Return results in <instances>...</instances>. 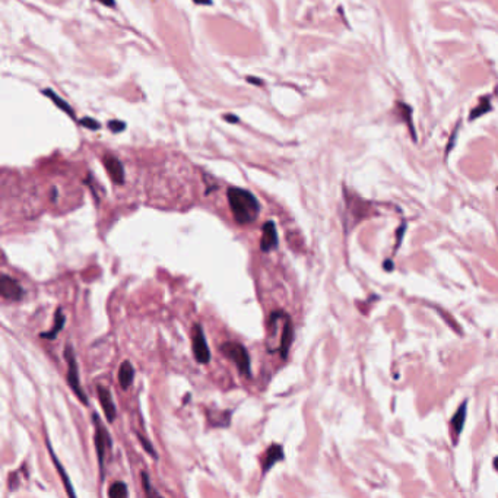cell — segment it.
<instances>
[{"instance_id":"6da1fadb","label":"cell","mask_w":498,"mask_h":498,"mask_svg":"<svg viewBox=\"0 0 498 498\" xmlns=\"http://www.w3.org/2000/svg\"><path fill=\"white\" fill-rule=\"evenodd\" d=\"M226 197L232 216L238 223H252L259 216L260 205L252 191L240 187H229L226 191Z\"/></svg>"},{"instance_id":"7a4b0ae2","label":"cell","mask_w":498,"mask_h":498,"mask_svg":"<svg viewBox=\"0 0 498 498\" xmlns=\"http://www.w3.org/2000/svg\"><path fill=\"white\" fill-rule=\"evenodd\" d=\"M221 354H223L229 361H232L242 376L250 377V355H248L244 345L238 342H225L219 346Z\"/></svg>"},{"instance_id":"3957f363","label":"cell","mask_w":498,"mask_h":498,"mask_svg":"<svg viewBox=\"0 0 498 498\" xmlns=\"http://www.w3.org/2000/svg\"><path fill=\"white\" fill-rule=\"evenodd\" d=\"M65 360L68 364V384L69 387L73 390V393L78 396V399L88 406V397L84 392V389L81 387V381H79V370H78V362H76V357H75V351L72 348L70 343L66 345L65 348Z\"/></svg>"},{"instance_id":"277c9868","label":"cell","mask_w":498,"mask_h":498,"mask_svg":"<svg viewBox=\"0 0 498 498\" xmlns=\"http://www.w3.org/2000/svg\"><path fill=\"white\" fill-rule=\"evenodd\" d=\"M92 421L95 422V435H94V443H95V448H97V456H98V462H100V469L101 473H104V463H105V454L107 451L111 448V438L108 431L104 428V425L101 424L100 418L97 413H94Z\"/></svg>"},{"instance_id":"5b68a950","label":"cell","mask_w":498,"mask_h":498,"mask_svg":"<svg viewBox=\"0 0 498 498\" xmlns=\"http://www.w3.org/2000/svg\"><path fill=\"white\" fill-rule=\"evenodd\" d=\"M191 348H193L194 358L199 364H207L210 361V351H209V346H207V342H206V338L200 325L193 326Z\"/></svg>"},{"instance_id":"8992f818","label":"cell","mask_w":498,"mask_h":498,"mask_svg":"<svg viewBox=\"0 0 498 498\" xmlns=\"http://www.w3.org/2000/svg\"><path fill=\"white\" fill-rule=\"evenodd\" d=\"M0 294L5 300L19 301L24 295V290L18 284V281L8 275H2V278H0Z\"/></svg>"},{"instance_id":"52a82bcc","label":"cell","mask_w":498,"mask_h":498,"mask_svg":"<svg viewBox=\"0 0 498 498\" xmlns=\"http://www.w3.org/2000/svg\"><path fill=\"white\" fill-rule=\"evenodd\" d=\"M278 247V232L274 221L265 222L262 228V240H260V250L268 253Z\"/></svg>"},{"instance_id":"ba28073f","label":"cell","mask_w":498,"mask_h":498,"mask_svg":"<svg viewBox=\"0 0 498 498\" xmlns=\"http://www.w3.org/2000/svg\"><path fill=\"white\" fill-rule=\"evenodd\" d=\"M97 392H98V399H100V403L103 406V411L105 413L107 421L113 422L116 419L117 409H116V405H114V400H113V396H111L110 390L107 387H104V386H98Z\"/></svg>"},{"instance_id":"9c48e42d","label":"cell","mask_w":498,"mask_h":498,"mask_svg":"<svg viewBox=\"0 0 498 498\" xmlns=\"http://www.w3.org/2000/svg\"><path fill=\"white\" fill-rule=\"evenodd\" d=\"M104 165L108 171V175L111 177V180L117 184H121L124 181V170H123V165L121 162L114 158V156H110L107 155L104 158Z\"/></svg>"},{"instance_id":"30bf717a","label":"cell","mask_w":498,"mask_h":498,"mask_svg":"<svg viewBox=\"0 0 498 498\" xmlns=\"http://www.w3.org/2000/svg\"><path fill=\"white\" fill-rule=\"evenodd\" d=\"M294 341V326L291 323V319L287 316L285 317V325H284V330H282V336H281V346H279V354L282 358L288 357V351L290 346Z\"/></svg>"},{"instance_id":"8fae6325","label":"cell","mask_w":498,"mask_h":498,"mask_svg":"<svg viewBox=\"0 0 498 498\" xmlns=\"http://www.w3.org/2000/svg\"><path fill=\"white\" fill-rule=\"evenodd\" d=\"M284 459V450H282V446L279 444H272L271 447H268L266 453H265V457H263V473H266L269 469L274 467V464L279 460Z\"/></svg>"},{"instance_id":"7c38bea8","label":"cell","mask_w":498,"mask_h":498,"mask_svg":"<svg viewBox=\"0 0 498 498\" xmlns=\"http://www.w3.org/2000/svg\"><path fill=\"white\" fill-rule=\"evenodd\" d=\"M65 323H66L65 314H63L62 309H57L56 313H54V325H53V327H52L50 330H47V332H43L40 336H41L43 339H56L57 335H59V333L62 332V329L65 327Z\"/></svg>"},{"instance_id":"4fadbf2b","label":"cell","mask_w":498,"mask_h":498,"mask_svg":"<svg viewBox=\"0 0 498 498\" xmlns=\"http://www.w3.org/2000/svg\"><path fill=\"white\" fill-rule=\"evenodd\" d=\"M135 378V370L130 361H124L119 368V383L123 389H129Z\"/></svg>"},{"instance_id":"5bb4252c","label":"cell","mask_w":498,"mask_h":498,"mask_svg":"<svg viewBox=\"0 0 498 498\" xmlns=\"http://www.w3.org/2000/svg\"><path fill=\"white\" fill-rule=\"evenodd\" d=\"M47 447H49V451H50V456H52V459H53V462H54L56 469L60 472V476H62V479H63V483H65V486H66L68 494H69L70 497H75V491H73V488H72V483H70V481H69V478H68L65 469L62 467L60 462L57 460V457H56V454H54V451H53V448H52V446H50V441H47Z\"/></svg>"},{"instance_id":"9a60e30c","label":"cell","mask_w":498,"mask_h":498,"mask_svg":"<svg viewBox=\"0 0 498 498\" xmlns=\"http://www.w3.org/2000/svg\"><path fill=\"white\" fill-rule=\"evenodd\" d=\"M127 495H129V491L124 482H114L108 489V497L111 498H124Z\"/></svg>"},{"instance_id":"2e32d148","label":"cell","mask_w":498,"mask_h":498,"mask_svg":"<svg viewBox=\"0 0 498 498\" xmlns=\"http://www.w3.org/2000/svg\"><path fill=\"white\" fill-rule=\"evenodd\" d=\"M142 485H143V489H145V492H146V495L148 497H152V495H159L155 489H154V486H152V483H151V481H149V476H148V473L146 472H142Z\"/></svg>"},{"instance_id":"e0dca14e","label":"cell","mask_w":498,"mask_h":498,"mask_svg":"<svg viewBox=\"0 0 498 498\" xmlns=\"http://www.w3.org/2000/svg\"><path fill=\"white\" fill-rule=\"evenodd\" d=\"M137 438H139V441H140V444L143 446V448L146 450V453L149 454V456H152V457H158V454H156V451H155V448H154V446L143 437V435H140V434H137Z\"/></svg>"},{"instance_id":"ac0fdd59","label":"cell","mask_w":498,"mask_h":498,"mask_svg":"<svg viewBox=\"0 0 498 498\" xmlns=\"http://www.w3.org/2000/svg\"><path fill=\"white\" fill-rule=\"evenodd\" d=\"M46 94H49V97H52V98L54 100V103H56L57 105H62V108H63L65 111H68V113H72V110L69 108V105H68L66 103H63V101H62L60 98H57V97H56V95H54V94H53L52 91H46Z\"/></svg>"},{"instance_id":"d6986e66","label":"cell","mask_w":498,"mask_h":498,"mask_svg":"<svg viewBox=\"0 0 498 498\" xmlns=\"http://www.w3.org/2000/svg\"><path fill=\"white\" fill-rule=\"evenodd\" d=\"M81 123L85 126V127H88V129H91V130H94V129H98L100 127V123L98 121H95L94 119H82L81 120Z\"/></svg>"},{"instance_id":"ffe728a7","label":"cell","mask_w":498,"mask_h":498,"mask_svg":"<svg viewBox=\"0 0 498 498\" xmlns=\"http://www.w3.org/2000/svg\"><path fill=\"white\" fill-rule=\"evenodd\" d=\"M110 127L113 132H121L124 129V123H120V121H111L110 123Z\"/></svg>"},{"instance_id":"44dd1931","label":"cell","mask_w":498,"mask_h":498,"mask_svg":"<svg viewBox=\"0 0 498 498\" xmlns=\"http://www.w3.org/2000/svg\"><path fill=\"white\" fill-rule=\"evenodd\" d=\"M98 2L105 6H114V0H98Z\"/></svg>"},{"instance_id":"7402d4cb","label":"cell","mask_w":498,"mask_h":498,"mask_svg":"<svg viewBox=\"0 0 498 498\" xmlns=\"http://www.w3.org/2000/svg\"><path fill=\"white\" fill-rule=\"evenodd\" d=\"M248 81H250V82H255L253 85H262V81H259V79H253V78H248Z\"/></svg>"},{"instance_id":"603a6c76","label":"cell","mask_w":498,"mask_h":498,"mask_svg":"<svg viewBox=\"0 0 498 498\" xmlns=\"http://www.w3.org/2000/svg\"><path fill=\"white\" fill-rule=\"evenodd\" d=\"M226 120H229V121H237V117L234 116V117H231V116H226Z\"/></svg>"}]
</instances>
